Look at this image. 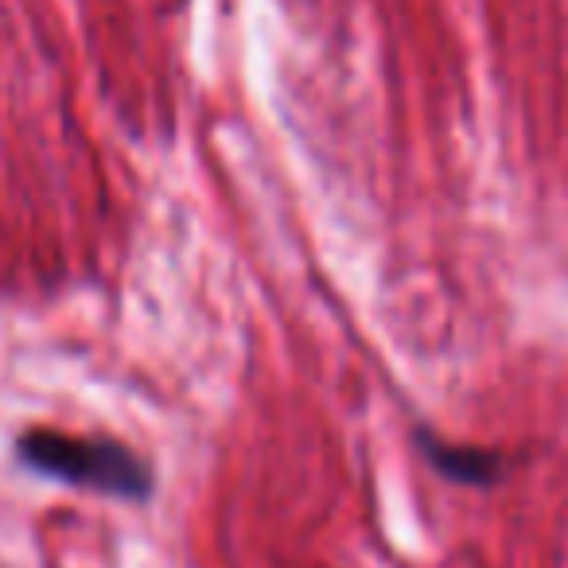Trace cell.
<instances>
[{"label": "cell", "instance_id": "obj_1", "mask_svg": "<svg viewBox=\"0 0 568 568\" xmlns=\"http://www.w3.org/2000/svg\"><path fill=\"white\" fill-rule=\"evenodd\" d=\"M17 456L32 471L48 479H63L71 487L102 490L113 498L141 503L152 495V467L133 448L118 440H94V436H67L51 428H32L17 440Z\"/></svg>", "mask_w": 568, "mask_h": 568}, {"label": "cell", "instance_id": "obj_2", "mask_svg": "<svg viewBox=\"0 0 568 568\" xmlns=\"http://www.w3.org/2000/svg\"><path fill=\"white\" fill-rule=\"evenodd\" d=\"M420 452H425V459L436 467V475H444V479H456V483H475V487H483V483H495L498 467H503V459L490 456V452L456 448V444L433 440V436H420Z\"/></svg>", "mask_w": 568, "mask_h": 568}]
</instances>
